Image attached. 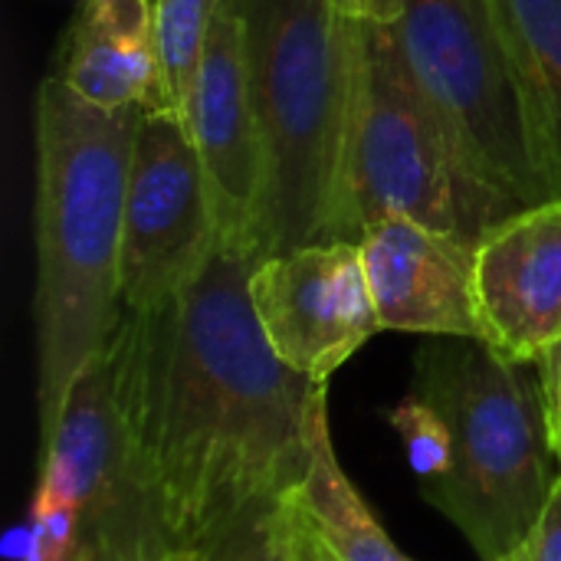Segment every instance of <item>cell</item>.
Instances as JSON below:
<instances>
[{
	"label": "cell",
	"instance_id": "obj_4",
	"mask_svg": "<svg viewBox=\"0 0 561 561\" xmlns=\"http://www.w3.org/2000/svg\"><path fill=\"white\" fill-rule=\"evenodd\" d=\"M483 342L450 339L417 355L414 391L447 421L450 470L424 500L483 561L506 559L539 523L561 480L539 375Z\"/></svg>",
	"mask_w": 561,
	"mask_h": 561
},
{
	"label": "cell",
	"instance_id": "obj_3",
	"mask_svg": "<svg viewBox=\"0 0 561 561\" xmlns=\"http://www.w3.org/2000/svg\"><path fill=\"white\" fill-rule=\"evenodd\" d=\"M250 33L263 128L260 260L329 243L348 178L362 89V26L325 0H237Z\"/></svg>",
	"mask_w": 561,
	"mask_h": 561
},
{
	"label": "cell",
	"instance_id": "obj_14",
	"mask_svg": "<svg viewBox=\"0 0 561 561\" xmlns=\"http://www.w3.org/2000/svg\"><path fill=\"white\" fill-rule=\"evenodd\" d=\"M536 164L561 197V0H493Z\"/></svg>",
	"mask_w": 561,
	"mask_h": 561
},
{
	"label": "cell",
	"instance_id": "obj_2",
	"mask_svg": "<svg viewBox=\"0 0 561 561\" xmlns=\"http://www.w3.org/2000/svg\"><path fill=\"white\" fill-rule=\"evenodd\" d=\"M141 108H95L56 72L36 92V404L53 427L79 371L115 335L131 148Z\"/></svg>",
	"mask_w": 561,
	"mask_h": 561
},
{
	"label": "cell",
	"instance_id": "obj_7",
	"mask_svg": "<svg viewBox=\"0 0 561 561\" xmlns=\"http://www.w3.org/2000/svg\"><path fill=\"white\" fill-rule=\"evenodd\" d=\"M36 480L76 506L79 561H151L174 552L138 473L118 335L79 371L53 427L39 437Z\"/></svg>",
	"mask_w": 561,
	"mask_h": 561
},
{
	"label": "cell",
	"instance_id": "obj_15",
	"mask_svg": "<svg viewBox=\"0 0 561 561\" xmlns=\"http://www.w3.org/2000/svg\"><path fill=\"white\" fill-rule=\"evenodd\" d=\"M289 500L299 526L332 561H414L381 529V523L342 470L329 437V424H322L319 431L309 477Z\"/></svg>",
	"mask_w": 561,
	"mask_h": 561
},
{
	"label": "cell",
	"instance_id": "obj_1",
	"mask_svg": "<svg viewBox=\"0 0 561 561\" xmlns=\"http://www.w3.org/2000/svg\"><path fill=\"white\" fill-rule=\"evenodd\" d=\"M253 243L220 237L164 306L125 309L115 335L138 473L174 552L253 500L289 496L329 424V381L289 368L256 319Z\"/></svg>",
	"mask_w": 561,
	"mask_h": 561
},
{
	"label": "cell",
	"instance_id": "obj_8",
	"mask_svg": "<svg viewBox=\"0 0 561 561\" xmlns=\"http://www.w3.org/2000/svg\"><path fill=\"white\" fill-rule=\"evenodd\" d=\"M220 240L207 174L174 112H141L122 233V302L148 312L178 296Z\"/></svg>",
	"mask_w": 561,
	"mask_h": 561
},
{
	"label": "cell",
	"instance_id": "obj_6",
	"mask_svg": "<svg viewBox=\"0 0 561 561\" xmlns=\"http://www.w3.org/2000/svg\"><path fill=\"white\" fill-rule=\"evenodd\" d=\"M404 56L473 168L523 207L556 201L533 154L493 0H398Z\"/></svg>",
	"mask_w": 561,
	"mask_h": 561
},
{
	"label": "cell",
	"instance_id": "obj_11",
	"mask_svg": "<svg viewBox=\"0 0 561 561\" xmlns=\"http://www.w3.org/2000/svg\"><path fill=\"white\" fill-rule=\"evenodd\" d=\"M358 247L381 332L486 342L477 302L480 240L391 214L368 224Z\"/></svg>",
	"mask_w": 561,
	"mask_h": 561
},
{
	"label": "cell",
	"instance_id": "obj_18",
	"mask_svg": "<svg viewBox=\"0 0 561 561\" xmlns=\"http://www.w3.org/2000/svg\"><path fill=\"white\" fill-rule=\"evenodd\" d=\"M388 424L401 434L411 470L424 480H437L450 470L454 460V437L444 421V414L421 398L414 388L385 414Z\"/></svg>",
	"mask_w": 561,
	"mask_h": 561
},
{
	"label": "cell",
	"instance_id": "obj_9",
	"mask_svg": "<svg viewBox=\"0 0 561 561\" xmlns=\"http://www.w3.org/2000/svg\"><path fill=\"white\" fill-rule=\"evenodd\" d=\"M250 296L273 352L319 381H329L381 332L362 247L352 240L309 243L260 260Z\"/></svg>",
	"mask_w": 561,
	"mask_h": 561
},
{
	"label": "cell",
	"instance_id": "obj_5",
	"mask_svg": "<svg viewBox=\"0 0 561 561\" xmlns=\"http://www.w3.org/2000/svg\"><path fill=\"white\" fill-rule=\"evenodd\" d=\"M519 201L493 187L417 82L398 26L365 20L362 89L335 240L358 243L381 217L483 240Z\"/></svg>",
	"mask_w": 561,
	"mask_h": 561
},
{
	"label": "cell",
	"instance_id": "obj_16",
	"mask_svg": "<svg viewBox=\"0 0 561 561\" xmlns=\"http://www.w3.org/2000/svg\"><path fill=\"white\" fill-rule=\"evenodd\" d=\"M289 496L247 503L191 546L187 561H299V523Z\"/></svg>",
	"mask_w": 561,
	"mask_h": 561
},
{
	"label": "cell",
	"instance_id": "obj_13",
	"mask_svg": "<svg viewBox=\"0 0 561 561\" xmlns=\"http://www.w3.org/2000/svg\"><path fill=\"white\" fill-rule=\"evenodd\" d=\"M56 76L95 108L168 112L151 0H85Z\"/></svg>",
	"mask_w": 561,
	"mask_h": 561
},
{
	"label": "cell",
	"instance_id": "obj_24",
	"mask_svg": "<svg viewBox=\"0 0 561 561\" xmlns=\"http://www.w3.org/2000/svg\"><path fill=\"white\" fill-rule=\"evenodd\" d=\"M151 561H187V552H168V556H161V559H151Z\"/></svg>",
	"mask_w": 561,
	"mask_h": 561
},
{
	"label": "cell",
	"instance_id": "obj_12",
	"mask_svg": "<svg viewBox=\"0 0 561 561\" xmlns=\"http://www.w3.org/2000/svg\"><path fill=\"white\" fill-rule=\"evenodd\" d=\"M477 302L493 352L536 365L561 342V197L516 210L477 247Z\"/></svg>",
	"mask_w": 561,
	"mask_h": 561
},
{
	"label": "cell",
	"instance_id": "obj_20",
	"mask_svg": "<svg viewBox=\"0 0 561 561\" xmlns=\"http://www.w3.org/2000/svg\"><path fill=\"white\" fill-rule=\"evenodd\" d=\"M500 561H561V480L533 533Z\"/></svg>",
	"mask_w": 561,
	"mask_h": 561
},
{
	"label": "cell",
	"instance_id": "obj_19",
	"mask_svg": "<svg viewBox=\"0 0 561 561\" xmlns=\"http://www.w3.org/2000/svg\"><path fill=\"white\" fill-rule=\"evenodd\" d=\"M82 549V523L76 506L39 483L30 496V559L26 561H79Z\"/></svg>",
	"mask_w": 561,
	"mask_h": 561
},
{
	"label": "cell",
	"instance_id": "obj_10",
	"mask_svg": "<svg viewBox=\"0 0 561 561\" xmlns=\"http://www.w3.org/2000/svg\"><path fill=\"white\" fill-rule=\"evenodd\" d=\"M181 118L207 174L220 237L256 247L266 154L253 92L250 33L237 0H227L210 26Z\"/></svg>",
	"mask_w": 561,
	"mask_h": 561
},
{
	"label": "cell",
	"instance_id": "obj_17",
	"mask_svg": "<svg viewBox=\"0 0 561 561\" xmlns=\"http://www.w3.org/2000/svg\"><path fill=\"white\" fill-rule=\"evenodd\" d=\"M224 3L227 0H151L164 108L174 115H184L204 46L210 39V26Z\"/></svg>",
	"mask_w": 561,
	"mask_h": 561
},
{
	"label": "cell",
	"instance_id": "obj_21",
	"mask_svg": "<svg viewBox=\"0 0 561 561\" xmlns=\"http://www.w3.org/2000/svg\"><path fill=\"white\" fill-rule=\"evenodd\" d=\"M536 375L542 385V401H546V421H549V437L556 447L561 467V342L552 345L539 362H536Z\"/></svg>",
	"mask_w": 561,
	"mask_h": 561
},
{
	"label": "cell",
	"instance_id": "obj_22",
	"mask_svg": "<svg viewBox=\"0 0 561 561\" xmlns=\"http://www.w3.org/2000/svg\"><path fill=\"white\" fill-rule=\"evenodd\" d=\"M325 3L352 20H375V23H394L401 10L398 0H325Z\"/></svg>",
	"mask_w": 561,
	"mask_h": 561
},
{
	"label": "cell",
	"instance_id": "obj_23",
	"mask_svg": "<svg viewBox=\"0 0 561 561\" xmlns=\"http://www.w3.org/2000/svg\"><path fill=\"white\" fill-rule=\"evenodd\" d=\"M293 513H296V510H293ZM296 523H299V519H296ZM299 561H332L325 556V549H322L302 526H299Z\"/></svg>",
	"mask_w": 561,
	"mask_h": 561
}]
</instances>
